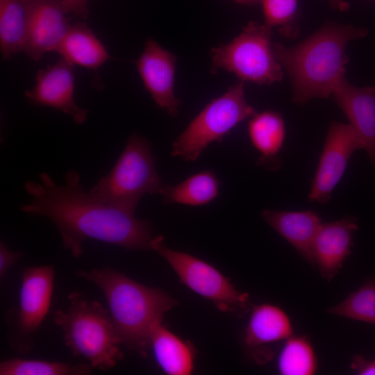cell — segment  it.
I'll return each mask as SVG.
<instances>
[{"mask_svg":"<svg viewBox=\"0 0 375 375\" xmlns=\"http://www.w3.org/2000/svg\"><path fill=\"white\" fill-rule=\"evenodd\" d=\"M39 178L40 182L25 183L24 189L32 199L22 205L20 210L31 216L49 219L58 229L64 247L74 257L82 255L83 243L89 239L128 250L152 249L154 237L149 222L85 192L78 172H67L64 185H57L46 172Z\"/></svg>","mask_w":375,"mask_h":375,"instance_id":"cell-1","label":"cell"},{"mask_svg":"<svg viewBox=\"0 0 375 375\" xmlns=\"http://www.w3.org/2000/svg\"><path fill=\"white\" fill-rule=\"evenodd\" d=\"M368 31L351 24L326 22L311 35L292 47L273 44L276 60L288 73L292 100L306 103L332 95L344 78L349 42L365 37Z\"/></svg>","mask_w":375,"mask_h":375,"instance_id":"cell-2","label":"cell"},{"mask_svg":"<svg viewBox=\"0 0 375 375\" xmlns=\"http://www.w3.org/2000/svg\"><path fill=\"white\" fill-rule=\"evenodd\" d=\"M75 274L104 294L120 345L145 356L153 330L177 301L165 291L140 284L110 267Z\"/></svg>","mask_w":375,"mask_h":375,"instance_id":"cell-3","label":"cell"},{"mask_svg":"<svg viewBox=\"0 0 375 375\" xmlns=\"http://www.w3.org/2000/svg\"><path fill=\"white\" fill-rule=\"evenodd\" d=\"M69 307L57 310L54 323L74 356L87 359L92 368L108 370L124 356L110 312L99 301L78 292L68 295Z\"/></svg>","mask_w":375,"mask_h":375,"instance_id":"cell-4","label":"cell"},{"mask_svg":"<svg viewBox=\"0 0 375 375\" xmlns=\"http://www.w3.org/2000/svg\"><path fill=\"white\" fill-rule=\"evenodd\" d=\"M165 184L156 170L151 144L134 133L111 171L89 192L107 205L134 214L144 195L160 194Z\"/></svg>","mask_w":375,"mask_h":375,"instance_id":"cell-5","label":"cell"},{"mask_svg":"<svg viewBox=\"0 0 375 375\" xmlns=\"http://www.w3.org/2000/svg\"><path fill=\"white\" fill-rule=\"evenodd\" d=\"M256 113L246 100L243 81L238 82L190 122L172 144L171 156L195 161L209 144L221 142L239 123Z\"/></svg>","mask_w":375,"mask_h":375,"instance_id":"cell-6","label":"cell"},{"mask_svg":"<svg viewBox=\"0 0 375 375\" xmlns=\"http://www.w3.org/2000/svg\"><path fill=\"white\" fill-rule=\"evenodd\" d=\"M272 29L251 21L231 42L212 49V70L233 73L242 81L271 85L282 80L283 67L271 41Z\"/></svg>","mask_w":375,"mask_h":375,"instance_id":"cell-7","label":"cell"},{"mask_svg":"<svg viewBox=\"0 0 375 375\" xmlns=\"http://www.w3.org/2000/svg\"><path fill=\"white\" fill-rule=\"evenodd\" d=\"M54 273L53 265L31 267L23 272L19 303L5 315L7 341L18 353L24 354L33 349V335L50 308Z\"/></svg>","mask_w":375,"mask_h":375,"instance_id":"cell-8","label":"cell"},{"mask_svg":"<svg viewBox=\"0 0 375 375\" xmlns=\"http://www.w3.org/2000/svg\"><path fill=\"white\" fill-rule=\"evenodd\" d=\"M162 241L161 235L154 237L152 249L166 260L188 288L211 301L221 311L246 306L248 294L238 291L216 268L189 253L169 249Z\"/></svg>","mask_w":375,"mask_h":375,"instance_id":"cell-9","label":"cell"},{"mask_svg":"<svg viewBox=\"0 0 375 375\" xmlns=\"http://www.w3.org/2000/svg\"><path fill=\"white\" fill-rule=\"evenodd\" d=\"M362 149L363 142L349 123H331L308 194L310 202L325 204L329 201L350 158Z\"/></svg>","mask_w":375,"mask_h":375,"instance_id":"cell-10","label":"cell"},{"mask_svg":"<svg viewBox=\"0 0 375 375\" xmlns=\"http://www.w3.org/2000/svg\"><path fill=\"white\" fill-rule=\"evenodd\" d=\"M27 15V38L24 52L34 60L54 51L71 25L62 0H23Z\"/></svg>","mask_w":375,"mask_h":375,"instance_id":"cell-11","label":"cell"},{"mask_svg":"<svg viewBox=\"0 0 375 375\" xmlns=\"http://www.w3.org/2000/svg\"><path fill=\"white\" fill-rule=\"evenodd\" d=\"M176 62L174 53L148 38L135 62L143 83L157 106L172 117L177 115L181 103L174 94Z\"/></svg>","mask_w":375,"mask_h":375,"instance_id":"cell-12","label":"cell"},{"mask_svg":"<svg viewBox=\"0 0 375 375\" xmlns=\"http://www.w3.org/2000/svg\"><path fill=\"white\" fill-rule=\"evenodd\" d=\"M74 74L73 65L61 58L55 65L40 69L36 83L25 95L35 106H45L70 115L77 124L87 120L88 112L79 107L74 99Z\"/></svg>","mask_w":375,"mask_h":375,"instance_id":"cell-13","label":"cell"},{"mask_svg":"<svg viewBox=\"0 0 375 375\" xmlns=\"http://www.w3.org/2000/svg\"><path fill=\"white\" fill-rule=\"evenodd\" d=\"M357 230L353 217L320 225L313 242V256L321 276L327 281L332 280L342 267L351 253Z\"/></svg>","mask_w":375,"mask_h":375,"instance_id":"cell-14","label":"cell"},{"mask_svg":"<svg viewBox=\"0 0 375 375\" xmlns=\"http://www.w3.org/2000/svg\"><path fill=\"white\" fill-rule=\"evenodd\" d=\"M332 96L345 114L375 165V86L356 87L344 77Z\"/></svg>","mask_w":375,"mask_h":375,"instance_id":"cell-15","label":"cell"},{"mask_svg":"<svg viewBox=\"0 0 375 375\" xmlns=\"http://www.w3.org/2000/svg\"><path fill=\"white\" fill-rule=\"evenodd\" d=\"M262 218L285 239L311 265H315L313 242L322 219L312 210H264Z\"/></svg>","mask_w":375,"mask_h":375,"instance_id":"cell-16","label":"cell"},{"mask_svg":"<svg viewBox=\"0 0 375 375\" xmlns=\"http://www.w3.org/2000/svg\"><path fill=\"white\" fill-rule=\"evenodd\" d=\"M248 134L259 153L257 164L268 169H277L281 165L279 153L285 138L281 115L273 110L256 113L249 122Z\"/></svg>","mask_w":375,"mask_h":375,"instance_id":"cell-17","label":"cell"},{"mask_svg":"<svg viewBox=\"0 0 375 375\" xmlns=\"http://www.w3.org/2000/svg\"><path fill=\"white\" fill-rule=\"evenodd\" d=\"M150 347L155 359L164 372L169 375H189L194 368V350L160 324L152 331Z\"/></svg>","mask_w":375,"mask_h":375,"instance_id":"cell-18","label":"cell"},{"mask_svg":"<svg viewBox=\"0 0 375 375\" xmlns=\"http://www.w3.org/2000/svg\"><path fill=\"white\" fill-rule=\"evenodd\" d=\"M56 51L73 65L94 70L110 58L99 40L81 22L71 25Z\"/></svg>","mask_w":375,"mask_h":375,"instance_id":"cell-19","label":"cell"},{"mask_svg":"<svg viewBox=\"0 0 375 375\" xmlns=\"http://www.w3.org/2000/svg\"><path fill=\"white\" fill-rule=\"evenodd\" d=\"M289 316L281 308L269 303L253 307L246 328L244 342L254 347L286 340L292 335Z\"/></svg>","mask_w":375,"mask_h":375,"instance_id":"cell-20","label":"cell"},{"mask_svg":"<svg viewBox=\"0 0 375 375\" xmlns=\"http://www.w3.org/2000/svg\"><path fill=\"white\" fill-rule=\"evenodd\" d=\"M221 181L211 169L193 174L173 186L165 184L160 194L164 203L192 206L210 203L219 194Z\"/></svg>","mask_w":375,"mask_h":375,"instance_id":"cell-21","label":"cell"},{"mask_svg":"<svg viewBox=\"0 0 375 375\" xmlns=\"http://www.w3.org/2000/svg\"><path fill=\"white\" fill-rule=\"evenodd\" d=\"M27 15L23 0H0V47L3 59L24 51Z\"/></svg>","mask_w":375,"mask_h":375,"instance_id":"cell-22","label":"cell"},{"mask_svg":"<svg viewBox=\"0 0 375 375\" xmlns=\"http://www.w3.org/2000/svg\"><path fill=\"white\" fill-rule=\"evenodd\" d=\"M283 375H312L317 369V360L308 338L291 336L286 339L277 362Z\"/></svg>","mask_w":375,"mask_h":375,"instance_id":"cell-23","label":"cell"},{"mask_svg":"<svg viewBox=\"0 0 375 375\" xmlns=\"http://www.w3.org/2000/svg\"><path fill=\"white\" fill-rule=\"evenodd\" d=\"M90 364L13 358L0 363V375H88Z\"/></svg>","mask_w":375,"mask_h":375,"instance_id":"cell-24","label":"cell"},{"mask_svg":"<svg viewBox=\"0 0 375 375\" xmlns=\"http://www.w3.org/2000/svg\"><path fill=\"white\" fill-rule=\"evenodd\" d=\"M326 311L340 317L375 324V282L364 284Z\"/></svg>","mask_w":375,"mask_h":375,"instance_id":"cell-25","label":"cell"},{"mask_svg":"<svg viewBox=\"0 0 375 375\" xmlns=\"http://www.w3.org/2000/svg\"><path fill=\"white\" fill-rule=\"evenodd\" d=\"M261 3L265 25L271 28L277 27L284 36H297L298 0H262Z\"/></svg>","mask_w":375,"mask_h":375,"instance_id":"cell-26","label":"cell"},{"mask_svg":"<svg viewBox=\"0 0 375 375\" xmlns=\"http://www.w3.org/2000/svg\"><path fill=\"white\" fill-rule=\"evenodd\" d=\"M19 251H10L4 244L0 243V278H2L7 271L22 256Z\"/></svg>","mask_w":375,"mask_h":375,"instance_id":"cell-27","label":"cell"},{"mask_svg":"<svg viewBox=\"0 0 375 375\" xmlns=\"http://www.w3.org/2000/svg\"><path fill=\"white\" fill-rule=\"evenodd\" d=\"M350 366L357 374L375 375V358L368 360L362 355H355Z\"/></svg>","mask_w":375,"mask_h":375,"instance_id":"cell-28","label":"cell"},{"mask_svg":"<svg viewBox=\"0 0 375 375\" xmlns=\"http://www.w3.org/2000/svg\"><path fill=\"white\" fill-rule=\"evenodd\" d=\"M88 0H62L65 11L73 12L76 15L86 19L88 15Z\"/></svg>","mask_w":375,"mask_h":375,"instance_id":"cell-29","label":"cell"},{"mask_svg":"<svg viewBox=\"0 0 375 375\" xmlns=\"http://www.w3.org/2000/svg\"><path fill=\"white\" fill-rule=\"evenodd\" d=\"M328 1L333 8L340 10H344L348 8V4L343 0H328Z\"/></svg>","mask_w":375,"mask_h":375,"instance_id":"cell-30","label":"cell"},{"mask_svg":"<svg viewBox=\"0 0 375 375\" xmlns=\"http://www.w3.org/2000/svg\"><path fill=\"white\" fill-rule=\"evenodd\" d=\"M236 3L245 5H255L261 3L262 0H232Z\"/></svg>","mask_w":375,"mask_h":375,"instance_id":"cell-31","label":"cell"}]
</instances>
